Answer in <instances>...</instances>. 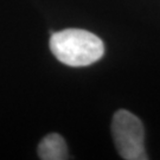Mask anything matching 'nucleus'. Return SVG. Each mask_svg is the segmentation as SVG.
Masks as SVG:
<instances>
[{"mask_svg": "<svg viewBox=\"0 0 160 160\" xmlns=\"http://www.w3.org/2000/svg\"><path fill=\"white\" fill-rule=\"evenodd\" d=\"M50 50L63 64L87 67L102 57L104 45L102 40L89 31L67 29L51 34Z\"/></svg>", "mask_w": 160, "mask_h": 160, "instance_id": "obj_1", "label": "nucleus"}, {"mask_svg": "<svg viewBox=\"0 0 160 160\" xmlns=\"http://www.w3.org/2000/svg\"><path fill=\"white\" fill-rule=\"evenodd\" d=\"M112 134L115 146L126 160L148 159L145 151V129L142 122L131 112L120 109L114 114Z\"/></svg>", "mask_w": 160, "mask_h": 160, "instance_id": "obj_2", "label": "nucleus"}, {"mask_svg": "<svg viewBox=\"0 0 160 160\" xmlns=\"http://www.w3.org/2000/svg\"><path fill=\"white\" fill-rule=\"evenodd\" d=\"M38 155L43 160H63L68 158V148L64 139L57 133L46 135L38 146Z\"/></svg>", "mask_w": 160, "mask_h": 160, "instance_id": "obj_3", "label": "nucleus"}]
</instances>
